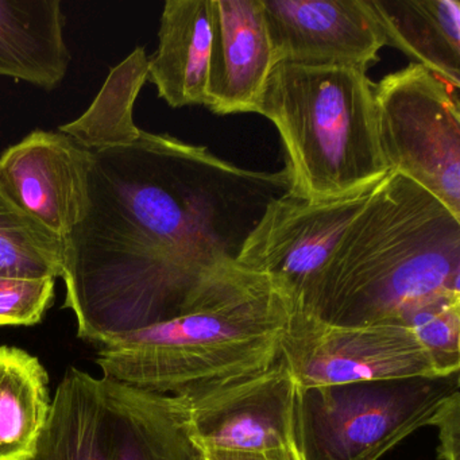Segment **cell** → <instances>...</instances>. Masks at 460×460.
I'll use <instances>...</instances> for the list:
<instances>
[{
    "label": "cell",
    "instance_id": "9c48e42d",
    "mask_svg": "<svg viewBox=\"0 0 460 460\" xmlns=\"http://www.w3.org/2000/svg\"><path fill=\"white\" fill-rule=\"evenodd\" d=\"M371 192L328 201L290 192L274 199L242 244L236 265L276 279L300 304Z\"/></svg>",
    "mask_w": 460,
    "mask_h": 460
},
{
    "label": "cell",
    "instance_id": "9a60e30c",
    "mask_svg": "<svg viewBox=\"0 0 460 460\" xmlns=\"http://www.w3.org/2000/svg\"><path fill=\"white\" fill-rule=\"evenodd\" d=\"M387 45L460 87L459 0H367Z\"/></svg>",
    "mask_w": 460,
    "mask_h": 460
},
{
    "label": "cell",
    "instance_id": "2e32d148",
    "mask_svg": "<svg viewBox=\"0 0 460 460\" xmlns=\"http://www.w3.org/2000/svg\"><path fill=\"white\" fill-rule=\"evenodd\" d=\"M47 370L18 347L0 346V460H28L50 411Z\"/></svg>",
    "mask_w": 460,
    "mask_h": 460
},
{
    "label": "cell",
    "instance_id": "cb8c5ba5",
    "mask_svg": "<svg viewBox=\"0 0 460 460\" xmlns=\"http://www.w3.org/2000/svg\"><path fill=\"white\" fill-rule=\"evenodd\" d=\"M200 457H201V456H200ZM201 460H203V459H201Z\"/></svg>",
    "mask_w": 460,
    "mask_h": 460
},
{
    "label": "cell",
    "instance_id": "603a6c76",
    "mask_svg": "<svg viewBox=\"0 0 460 460\" xmlns=\"http://www.w3.org/2000/svg\"><path fill=\"white\" fill-rule=\"evenodd\" d=\"M199 460H201V457H199Z\"/></svg>",
    "mask_w": 460,
    "mask_h": 460
},
{
    "label": "cell",
    "instance_id": "277c9868",
    "mask_svg": "<svg viewBox=\"0 0 460 460\" xmlns=\"http://www.w3.org/2000/svg\"><path fill=\"white\" fill-rule=\"evenodd\" d=\"M181 397L71 367L28 460H199Z\"/></svg>",
    "mask_w": 460,
    "mask_h": 460
},
{
    "label": "cell",
    "instance_id": "ffe728a7",
    "mask_svg": "<svg viewBox=\"0 0 460 460\" xmlns=\"http://www.w3.org/2000/svg\"><path fill=\"white\" fill-rule=\"evenodd\" d=\"M55 277L0 276V325H34L55 298Z\"/></svg>",
    "mask_w": 460,
    "mask_h": 460
},
{
    "label": "cell",
    "instance_id": "7a4b0ae2",
    "mask_svg": "<svg viewBox=\"0 0 460 460\" xmlns=\"http://www.w3.org/2000/svg\"><path fill=\"white\" fill-rule=\"evenodd\" d=\"M297 309L284 285L226 261L176 317L104 341L98 365L123 384L187 397L270 368Z\"/></svg>",
    "mask_w": 460,
    "mask_h": 460
},
{
    "label": "cell",
    "instance_id": "4fadbf2b",
    "mask_svg": "<svg viewBox=\"0 0 460 460\" xmlns=\"http://www.w3.org/2000/svg\"><path fill=\"white\" fill-rule=\"evenodd\" d=\"M211 37L209 0L165 2L147 82L172 109L206 106Z\"/></svg>",
    "mask_w": 460,
    "mask_h": 460
},
{
    "label": "cell",
    "instance_id": "3957f363",
    "mask_svg": "<svg viewBox=\"0 0 460 460\" xmlns=\"http://www.w3.org/2000/svg\"><path fill=\"white\" fill-rule=\"evenodd\" d=\"M257 114L279 130L293 195L352 198L390 173L379 146L374 85L363 69L279 61Z\"/></svg>",
    "mask_w": 460,
    "mask_h": 460
},
{
    "label": "cell",
    "instance_id": "5bb4252c",
    "mask_svg": "<svg viewBox=\"0 0 460 460\" xmlns=\"http://www.w3.org/2000/svg\"><path fill=\"white\" fill-rule=\"evenodd\" d=\"M64 26L60 0H0V76L58 88L71 64Z\"/></svg>",
    "mask_w": 460,
    "mask_h": 460
},
{
    "label": "cell",
    "instance_id": "44dd1931",
    "mask_svg": "<svg viewBox=\"0 0 460 460\" xmlns=\"http://www.w3.org/2000/svg\"><path fill=\"white\" fill-rule=\"evenodd\" d=\"M433 427L438 429V459L460 460V393L447 402Z\"/></svg>",
    "mask_w": 460,
    "mask_h": 460
},
{
    "label": "cell",
    "instance_id": "6da1fadb",
    "mask_svg": "<svg viewBox=\"0 0 460 460\" xmlns=\"http://www.w3.org/2000/svg\"><path fill=\"white\" fill-rule=\"evenodd\" d=\"M460 296V219L390 172L349 223L298 309L341 327L400 324Z\"/></svg>",
    "mask_w": 460,
    "mask_h": 460
},
{
    "label": "cell",
    "instance_id": "ba28073f",
    "mask_svg": "<svg viewBox=\"0 0 460 460\" xmlns=\"http://www.w3.org/2000/svg\"><path fill=\"white\" fill-rule=\"evenodd\" d=\"M297 384L279 358L262 373L181 397L199 452H263L296 444Z\"/></svg>",
    "mask_w": 460,
    "mask_h": 460
},
{
    "label": "cell",
    "instance_id": "8992f818",
    "mask_svg": "<svg viewBox=\"0 0 460 460\" xmlns=\"http://www.w3.org/2000/svg\"><path fill=\"white\" fill-rule=\"evenodd\" d=\"M457 93L413 63L374 85L379 146L387 168L424 188L460 219Z\"/></svg>",
    "mask_w": 460,
    "mask_h": 460
},
{
    "label": "cell",
    "instance_id": "30bf717a",
    "mask_svg": "<svg viewBox=\"0 0 460 460\" xmlns=\"http://www.w3.org/2000/svg\"><path fill=\"white\" fill-rule=\"evenodd\" d=\"M262 6L276 63L366 71L387 45L367 0H262Z\"/></svg>",
    "mask_w": 460,
    "mask_h": 460
},
{
    "label": "cell",
    "instance_id": "8fae6325",
    "mask_svg": "<svg viewBox=\"0 0 460 460\" xmlns=\"http://www.w3.org/2000/svg\"><path fill=\"white\" fill-rule=\"evenodd\" d=\"M90 152L60 131H31L0 155V190L61 241L82 217Z\"/></svg>",
    "mask_w": 460,
    "mask_h": 460
},
{
    "label": "cell",
    "instance_id": "ac0fdd59",
    "mask_svg": "<svg viewBox=\"0 0 460 460\" xmlns=\"http://www.w3.org/2000/svg\"><path fill=\"white\" fill-rule=\"evenodd\" d=\"M64 241L21 211L0 190V276H63Z\"/></svg>",
    "mask_w": 460,
    "mask_h": 460
},
{
    "label": "cell",
    "instance_id": "e0dca14e",
    "mask_svg": "<svg viewBox=\"0 0 460 460\" xmlns=\"http://www.w3.org/2000/svg\"><path fill=\"white\" fill-rule=\"evenodd\" d=\"M149 58L138 47L110 71L87 111L58 131L88 152L128 146L141 137L134 123V106L147 82Z\"/></svg>",
    "mask_w": 460,
    "mask_h": 460
},
{
    "label": "cell",
    "instance_id": "7c38bea8",
    "mask_svg": "<svg viewBox=\"0 0 460 460\" xmlns=\"http://www.w3.org/2000/svg\"><path fill=\"white\" fill-rule=\"evenodd\" d=\"M209 14L206 107L217 115L257 112L276 66L262 0H209Z\"/></svg>",
    "mask_w": 460,
    "mask_h": 460
},
{
    "label": "cell",
    "instance_id": "d6986e66",
    "mask_svg": "<svg viewBox=\"0 0 460 460\" xmlns=\"http://www.w3.org/2000/svg\"><path fill=\"white\" fill-rule=\"evenodd\" d=\"M440 376L460 373V296L422 306L406 319Z\"/></svg>",
    "mask_w": 460,
    "mask_h": 460
},
{
    "label": "cell",
    "instance_id": "7402d4cb",
    "mask_svg": "<svg viewBox=\"0 0 460 460\" xmlns=\"http://www.w3.org/2000/svg\"><path fill=\"white\" fill-rule=\"evenodd\" d=\"M203 460H304L296 444L263 452H199Z\"/></svg>",
    "mask_w": 460,
    "mask_h": 460
},
{
    "label": "cell",
    "instance_id": "52a82bcc",
    "mask_svg": "<svg viewBox=\"0 0 460 460\" xmlns=\"http://www.w3.org/2000/svg\"><path fill=\"white\" fill-rule=\"evenodd\" d=\"M281 359L301 389L440 376L406 325L341 327L300 309L282 339Z\"/></svg>",
    "mask_w": 460,
    "mask_h": 460
},
{
    "label": "cell",
    "instance_id": "5b68a950",
    "mask_svg": "<svg viewBox=\"0 0 460 460\" xmlns=\"http://www.w3.org/2000/svg\"><path fill=\"white\" fill-rule=\"evenodd\" d=\"M460 393V373L438 378L297 386L296 446L304 460H379L433 427Z\"/></svg>",
    "mask_w": 460,
    "mask_h": 460
}]
</instances>
